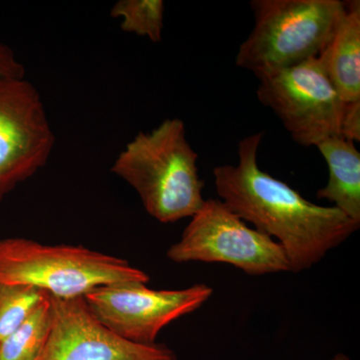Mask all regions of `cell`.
Wrapping results in <instances>:
<instances>
[{
    "label": "cell",
    "instance_id": "6da1fadb",
    "mask_svg": "<svg viewBox=\"0 0 360 360\" xmlns=\"http://www.w3.org/2000/svg\"><path fill=\"white\" fill-rule=\"evenodd\" d=\"M264 132L241 139L238 165L213 169L220 200L255 229L281 245L290 271L309 269L359 231L333 206L314 205L285 182L260 169L257 153Z\"/></svg>",
    "mask_w": 360,
    "mask_h": 360
},
{
    "label": "cell",
    "instance_id": "7a4b0ae2",
    "mask_svg": "<svg viewBox=\"0 0 360 360\" xmlns=\"http://www.w3.org/2000/svg\"><path fill=\"white\" fill-rule=\"evenodd\" d=\"M198 160L184 122L168 118L135 135L111 170L136 191L149 215L172 224L193 217L205 203Z\"/></svg>",
    "mask_w": 360,
    "mask_h": 360
},
{
    "label": "cell",
    "instance_id": "3957f363",
    "mask_svg": "<svg viewBox=\"0 0 360 360\" xmlns=\"http://www.w3.org/2000/svg\"><path fill=\"white\" fill-rule=\"evenodd\" d=\"M250 6L255 27L236 63L257 78L319 58L347 13L340 0H253Z\"/></svg>",
    "mask_w": 360,
    "mask_h": 360
},
{
    "label": "cell",
    "instance_id": "277c9868",
    "mask_svg": "<svg viewBox=\"0 0 360 360\" xmlns=\"http://www.w3.org/2000/svg\"><path fill=\"white\" fill-rule=\"evenodd\" d=\"M146 272L122 258L82 245H42L32 239H0V283L22 284L61 300L84 297L101 286L148 284Z\"/></svg>",
    "mask_w": 360,
    "mask_h": 360
},
{
    "label": "cell",
    "instance_id": "5b68a950",
    "mask_svg": "<svg viewBox=\"0 0 360 360\" xmlns=\"http://www.w3.org/2000/svg\"><path fill=\"white\" fill-rule=\"evenodd\" d=\"M167 257L177 264L219 262L250 276L290 271L285 252L266 234L251 229L221 200H206Z\"/></svg>",
    "mask_w": 360,
    "mask_h": 360
},
{
    "label": "cell",
    "instance_id": "8992f818",
    "mask_svg": "<svg viewBox=\"0 0 360 360\" xmlns=\"http://www.w3.org/2000/svg\"><path fill=\"white\" fill-rule=\"evenodd\" d=\"M258 80V101L276 113L296 143L316 146L329 137L341 136L347 103L321 59H309Z\"/></svg>",
    "mask_w": 360,
    "mask_h": 360
},
{
    "label": "cell",
    "instance_id": "52a82bcc",
    "mask_svg": "<svg viewBox=\"0 0 360 360\" xmlns=\"http://www.w3.org/2000/svg\"><path fill=\"white\" fill-rule=\"evenodd\" d=\"M212 292L206 284L155 290L146 283H124L94 288L84 300L97 321L116 335L139 345H155L161 329L200 309Z\"/></svg>",
    "mask_w": 360,
    "mask_h": 360
},
{
    "label": "cell",
    "instance_id": "ba28073f",
    "mask_svg": "<svg viewBox=\"0 0 360 360\" xmlns=\"http://www.w3.org/2000/svg\"><path fill=\"white\" fill-rule=\"evenodd\" d=\"M56 137L39 90L0 78V202L46 165Z\"/></svg>",
    "mask_w": 360,
    "mask_h": 360
},
{
    "label": "cell",
    "instance_id": "9c48e42d",
    "mask_svg": "<svg viewBox=\"0 0 360 360\" xmlns=\"http://www.w3.org/2000/svg\"><path fill=\"white\" fill-rule=\"evenodd\" d=\"M51 300V335L39 360H177L167 345H139L116 335L97 321L84 297Z\"/></svg>",
    "mask_w": 360,
    "mask_h": 360
},
{
    "label": "cell",
    "instance_id": "30bf717a",
    "mask_svg": "<svg viewBox=\"0 0 360 360\" xmlns=\"http://www.w3.org/2000/svg\"><path fill=\"white\" fill-rule=\"evenodd\" d=\"M322 66L345 103H360V2H347V13L321 56Z\"/></svg>",
    "mask_w": 360,
    "mask_h": 360
},
{
    "label": "cell",
    "instance_id": "8fae6325",
    "mask_svg": "<svg viewBox=\"0 0 360 360\" xmlns=\"http://www.w3.org/2000/svg\"><path fill=\"white\" fill-rule=\"evenodd\" d=\"M316 148L328 165V184L316 193L319 200L360 224V153L355 142L342 136L329 137Z\"/></svg>",
    "mask_w": 360,
    "mask_h": 360
},
{
    "label": "cell",
    "instance_id": "7c38bea8",
    "mask_svg": "<svg viewBox=\"0 0 360 360\" xmlns=\"http://www.w3.org/2000/svg\"><path fill=\"white\" fill-rule=\"evenodd\" d=\"M52 326L51 295L0 345V360H39L46 347Z\"/></svg>",
    "mask_w": 360,
    "mask_h": 360
},
{
    "label": "cell",
    "instance_id": "4fadbf2b",
    "mask_svg": "<svg viewBox=\"0 0 360 360\" xmlns=\"http://www.w3.org/2000/svg\"><path fill=\"white\" fill-rule=\"evenodd\" d=\"M110 15L120 20L122 32L148 37L158 44L165 27V2L161 0H120Z\"/></svg>",
    "mask_w": 360,
    "mask_h": 360
},
{
    "label": "cell",
    "instance_id": "5bb4252c",
    "mask_svg": "<svg viewBox=\"0 0 360 360\" xmlns=\"http://www.w3.org/2000/svg\"><path fill=\"white\" fill-rule=\"evenodd\" d=\"M47 295L32 286L0 283V345L20 328Z\"/></svg>",
    "mask_w": 360,
    "mask_h": 360
},
{
    "label": "cell",
    "instance_id": "9a60e30c",
    "mask_svg": "<svg viewBox=\"0 0 360 360\" xmlns=\"http://www.w3.org/2000/svg\"><path fill=\"white\" fill-rule=\"evenodd\" d=\"M25 77V68L8 45L0 44V78Z\"/></svg>",
    "mask_w": 360,
    "mask_h": 360
},
{
    "label": "cell",
    "instance_id": "2e32d148",
    "mask_svg": "<svg viewBox=\"0 0 360 360\" xmlns=\"http://www.w3.org/2000/svg\"><path fill=\"white\" fill-rule=\"evenodd\" d=\"M341 136L354 142L360 141V103H347Z\"/></svg>",
    "mask_w": 360,
    "mask_h": 360
},
{
    "label": "cell",
    "instance_id": "e0dca14e",
    "mask_svg": "<svg viewBox=\"0 0 360 360\" xmlns=\"http://www.w3.org/2000/svg\"><path fill=\"white\" fill-rule=\"evenodd\" d=\"M330 360H350L349 357L347 356V355L343 354H336L333 359H331Z\"/></svg>",
    "mask_w": 360,
    "mask_h": 360
}]
</instances>
